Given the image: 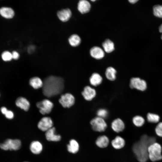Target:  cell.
<instances>
[{
  "label": "cell",
  "instance_id": "32",
  "mask_svg": "<svg viewBox=\"0 0 162 162\" xmlns=\"http://www.w3.org/2000/svg\"><path fill=\"white\" fill-rule=\"evenodd\" d=\"M155 132L158 136L162 137V122L157 124L155 128Z\"/></svg>",
  "mask_w": 162,
  "mask_h": 162
},
{
  "label": "cell",
  "instance_id": "17",
  "mask_svg": "<svg viewBox=\"0 0 162 162\" xmlns=\"http://www.w3.org/2000/svg\"><path fill=\"white\" fill-rule=\"evenodd\" d=\"M0 14L4 18L7 19L12 18L14 15V12L11 8L3 7L0 9Z\"/></svg>",
  "mask_w": 162,
  "mask_h": 162
},
{
  "label": "cell",
  "instance_id": "20",
  "mask_svg": "<svg viewBox=\"0 0 162 162\" xmlns=\"http://www.w3.org/2000/svg\"><path fill=\"white\" fill-rule=\"evenodd\" d=\"M111 144L114 148L120 149L124 147L125 144V142L122 137L117 136L112 141Z\"/></svg>",
  "mask_w": 162,
  "mask_h": 162
},
{
  "label": "cell",
  "instance_id": "34",
  "mask_svg": "<svg viewBox=\"0 0 162 162\" xmlns=\"http://www.w3.org/2000/svg\"><path fill=\"white\" fill-rule=\"evenodd\" d=\"M12 58L14 59L17 60L19 57V53L16 51H14L12 53Z\"/></svg>",
  "mask_w": 162,
  "mask_h": 162
},
{
  "label": "cell",
  "instance_id": "7",
  "mask_svg": "<svg viewBox=\"0 0 162 162\" xmlns=\"http://www.w3.org/2000/svg\"><path fill=\"white\" fill-rule=\"evenodd\" d=\"M130 86L131 88L144 91L147 88V83L145 81L139 77H133L130 80Z\"/></svg>",
  "mask_w": 162,
  "mask_h": 162
},
{
  "label": "cell",
  "instance_id": "2",
  "mask_svg": "<svg viewBox=\"0 0 162 162\" xmlns=\"http://www.w3.org/2000/svg\"><path fill=\"white\" fill-rule=\"evenodd\" d=\"M154 137L146 135L142 136L140 140L136 142L132 147L133 152L140 162H146L149 158L148 148L151 144L155 142Z\"/></svg>",
  "mask_w": 162,
  "mask_h": 162
},
{
  "label": "cell",
  "instance_id": "13",
  "mask_svg": "<svg viewBox=\"0 0 162 162\" xmlns=\"http://www.w3.org/2000/svg\"><path fill=\"white\" fill-rule=\"evenodd\" d=\"M111 127L114 131L119 133L123 130L125 125L122 120L119 118H117L114 120L112 122Z\"/></svg>",
  "mask_w": 162,
  "mask_h": 162
},
{
  "label": "cell",
  "instance_id": "35",
  "mask_svg": "<svg viewBox=\"0 0 162 162\" xmlns=\"http://www.w3.org/2000/svg\"><path fill=\"white\" fill-rule=\"evenodd\" d=\"M8 110L7 108L5 107H2L1 108V111L2 114L5 115L6 112L8 111Z\"/></svg>",
  "mask_w": 162,
  "mask_h": 162
},
{
  "label": "cell",
  "instance_id": "10",
  "mask_svg": "<svg viewBox=\"0 0 162 162\" xmlns=\"http://www.w3.org/2000/svg\"><path fill=\"white\" fill-rule=\"evenodd\" d=\"M95 90L89 86H85L82 92L84 98L87 101H91L96 96Z\"/></svg>",
  "mask_w": 162,
  "mask_h": 162
},
{
  "label": "cell",
  "instance_id": "22",
  "mask_svg": "<svg viewBox=\"0 0 162 162\" xmlns=\"http://www.w3.org/2000/svg\"><path fill=\"white\" fill-rule=\"evenodd\" d=\"M67 149L70 153L75 154L79 149V146L78 142L75 140L72 139L69 142V144L67 145Z\"/></svg>",
  "mask_w": 162,
  "mask_h": 162
},
{
  "label": "cell",
  "instance_id": "4",
  "mask_svg": "<svg viewBox=\"0 0 162 162\" xmlns=\"http://www.w3.org/2000/svg\"><path fill=\"white\" fill-rule=\"evenodd\" d=\"M21 142L18 139H8L0 144V148L4 150H16L21 147Z\"/></svg>",
  "mask_w": 162,
  "mask_h": 162
},
{
  "label": "cell",
  "instance_id": "30",
  "mask_svg": "<svg viewBox=\"0 0 162 162\" xmlns=\"http://www.w3.org/2000/svg\"><path fill=\"white\" fill-rule=\"evenodd\" d=\"M2 58L4 61H10L12 59V53L8 51H4L2 54Z\"/></svg>",
  "mask_w": 162,
  "mask_h": 162
},
{
  "label": "cell",
  "instance_id": "36",
  "mask_svg": "<svg viewBox=\"0 0 162 162\" xmlns=\"http://www.w3.org/2000/svg\"><path fill=\"white\" fill-rule=\"evenodd\" d=\"M159 30L160 32L162 33V24L160 26L159 28ZM161 38L162 40V34L161 35Z\"/></svg>",
  "mask_w": 162,
  "mask_h": 162
},
{
  "label": "cell",
  "instance_id": "11",
  "mask_svg": "<svg viewBox=\"0 0 162 162\" xmlns=\"http://www.w3.org/2000/svg\"><path fill=\"white\" fill-rule=\"evenodd\" d=\"M56 129L52 127L46 131L45 136L46 140L49 141H58L60 140L61 136L55 134Z\"/></svg>",
  "mask_w": 162,
  "mask_h": 162
},
{
  "label": "cell",
  "instance_id": "24",
  "mask_svg": "<svg viewBox=\"0 0 162 162\" xmlns=\"http://www.w3.org/2000/svg\"><path fill=\"white\" fill-rule=\"evenodd\" d=\"M116 71L113 68L110 67L106 70L105 74L106 78L110 81H114L116 78Z\"/></svg>",
  "mask_w": 162,
  "mask_h": 162
},
{
  "label": "cell",
  "instance_id": "1",
  "mask_svg": "<svg viewBox=\"0 0 162 162\" xmlns=\"http://www.w3.org/2000/svg\"><path fill=\"white\" fill-rule=\"evenodd\" d=\"M64 87V80L62 77L50 76L43 82V92L46 97H51L62 93Z\"/></svg>",
  "mask_w": 162,
  "mask_h": 162
},
{
  "label": "cell",
  "instance_id": "14",
  "mask_svg": "<svg viewBox=\"0 0 162 162\" xmlns=\"http://www.w3.org/2000/svg\"><path fill=\"white\" fill-rule=\"evenodd\" d=\"M71 12L69 8L62 9L58 11L57 14L58 18L63 22L68 20L71 16Z\"/></svg>",
  "mask_w": 162,
  "mask_h": 162
},
{
  "label": "cell",
  "instance_id": "25",
  "mask_svg": "<svg viewBox=\"0 0 162 162\" xmlns=\"http://www.w3.org/2000/svg\"><path fill=\"white\" fill-rule=\"evenodd\" d=\"M102 46L105 52L110 53L114 50L113 43L109 39H106L102 44Z\"/></svg>",
  "mask_w": 162,
  "mask_h": 162
},
{
  "label": "cell",
  "instance_id": "28",
  "mask_svg": "<svg viewBox=\"0 0 162 162\" xmlns=\"http://www.w3.org/2000/svg\"><path fill=\"white\" fill-rule=\"evenodd\" d=\"M147 118L148 122L152 123L158 122L160 119V117L158 115L151 113H148Z\"/></svg>",
  "mask_w": 162,
  "mask_h": 162
},
{
  "label": "cell",
  "instance_id": "9",
  "mask_svg": "<svg viewBox=\"0 0 162 162\" xmlns=\"http://www.w3.org/2000/svg\"><path fill=\"white\" fill-rule=\"evenodd\" d=\"M53 122L50 117H45L42 118L38 124V128L43 131H46L52 128L53 126Z\"/></svg>",
  "mask_w": 162,
  "mask_h": 162
},
{
  "label": "cell",
  "instance_id": "23",
  "mask_svg": "<svg viewBox=\"0 0 162 162\" xmlns=\"http://www.w3.org/2000/svg\"><path fill=\"white\" fill-rule=\"evenodd\" d=\"M29 83L30 85L35 89L42 87L43 85V82L38 77H34L31 78Z\"/></svg>",
  "mask_w": 162,
  "mask_h": 162
},
{
  "label": "cell",
  "instance_id": "38",
  "mask_svg": "<svg viewBox=\"0 0 162 162\" xmlns=\"http://www.w3.org/2000/svg\"></svg>",
  "mask_w": 162,
  "mask_h": 162
},
{
  "label": "cell",
  "instance_id": "12",
  "mask_svg": "<svg viewBox=\"0 0 162 162\" xmlns=\"http://www.w3.org/2000/svg\"><path fill=\"white\" fill-rule=\"evenodd\" d=\"M90 54L93 58L97 59H100L104 56V52L100 47L95 46L92 47L90 50Z\"/></svg>",
  "mask_w": 162,
  "mask_h": 162
},
{
  "label": "cell",
  "instance_id": "6",
  "mask_svg": "<svg viewBox=\"0 0 162 162\" xmlns=\"http://www.w3.org/2000/svg\"><path fill=\"white\" fill-rule=\"evenodd\" d=\"M37 107L39 109L40 112L43 115L50 113L53 106V103L48 99H45L38 102Z\"/></svg>",
  "mask_w": 162,
  "mask_h": 162
},
{
  "label": "cell",
  "instance_id": "21",
  "mask_svg": "<svg viewBox=\"0 0 162 162\" xmlns=\"http://www.w3.org/2000/svg\"><path fill=\"white\" fill-rule=\"evenodd\" d=\"M96 145L100 148H104L106 147L109 143L108 138L105 135L99 136L96 141Z\"/></svg>",
  "mask_w": 162,
  "mask_h": 162
},
{
  "label": "cell",
  "instance_id": "15",
  "mask_svg": "<svg viewBox=\"0 0 162 162\" xmlns=\"http://www.w3.org/2000/svg\"><path fill=\"white\" fill-rule=\"evenodd\" d=\"M91 7L90 4L87 0H80L78 4V9L82 14L88 12L90 9Z\"/></svg>",
  "mask_w": 162,
  "mask_h": 162
},
{
  "label": "cell",
  "instance_id": "8",
  "mask_svg": "<svg viewBox=\"0 0 162 162\" xmlns=\"http://www.w3.org/2000/svg\"><path fill=\"white\" fill-rule=\"evenodd\" d=\"M74 97L70 93H66L62 95L59 100V102L62 106L64 108H69L74 104Z\"/></svg>",
  "mask_w": 162,
  "mask_h": 162
},
{
  "label": "cell",
  "instance_id": "3",
  "mask_svg": "<svg viewBox=\"0 0 162 162\" xmlns=\"http://www.w3.org/2000/svg\"><path fill=\"white\" fill-rule=\"evenodd\" d=\"M162 147L158 143L155 142L150 145L148 148V158L155 162L162 159Z\"/></svg>",
  "mask_w": 162,
  "mask_h": 162
},
{
  "label": "cell",
  "instance_id": "29",
  "mask_svg": "<svg viewBox=\"0 0 162 162\" xmlns=\"http://www.w3.org/2000/svg\"><path fill=\"white\" fill-rule=\"evenodd\" d=\"M154 15L157 17L162 18V5H156L153 7Z\"/></svg>",
  "mask_w": 162,
  "mask_h": 162
},
{
  "label": "cell",
  "instance_id": "26",
  "mask_svg": "<svg viewBox=\"0 0 162 162\" xmlns=\"http://www.w3.org/2000/svg\"><path fill=\"white\" fill-rule=\"evenodd\" d=\"M69 42L72 46H78L81 42V39L77 35L74 34L71 35L69 38Z\"/></svg>",
  "mask_w": 162,
  "mask_h": 162
},
{
  "label": "cell",
  "instance_id": "18",
  "mask_svg": "<svg viewBox=\"0 0 162 162\" xmlns=\"http://www.w3.org/2000/svg\"><path fill=\"white\" fill-rule=\"evenodd\" d=\"M30 148L33 153L38 154L41 152L43 147L42 144L39 142L33 141L30 144Z\"/></svg>",
  "mask_w": 162,
  "mask_h": 162
},
{
  "label": "cell",
  "instance_id": "37",
  "mask_svg": "<svg viewBox=\"0 0 162 162\" xmlns=\"http://www.w3.org/2000/svg\"><path fill=\"white\" fill-rule=\"evenodd\" d=\"M138 1L137 0H129V2L132 3V4H134Z\"/></svg>",
  "mask_w": 162,
  "mask_h": 162
},
{
  "label": "cell",
  "instance_id": "5",
  "mask_svg": "<svg viewBox=\"0 0 162 162\" xmlns=\"http://www.w3.org/2000/svg\"><path fill=\"white\" fill-rule=\"evenodd\" d=\"M90 124L94 130L99 132L104 131L107 127L106 123L104 119L98 116L92 119Z\"/></svg>",
  "mask_w": 162,
  "mask_h": 162
},
{
  "label": "cell",
  "instance_id": "19",
  "mask_svg": "<svg viewBox=\"0 0 162 162\" xmlns=\"http://www.w3.org/2000/svg\"><path fill=\"white\" fill-rule=\"evenodd\" d=\"M102 76L98 73H93L89 78V82L91 85L96 86L100 85L102 82Z\"/></svg>",
  "mask_w": 162,
  "mask_h": 162
},
{
  "label": "cell",
  "instance_id": "31",
  "mask_svg": "<svg viewBox=\"0 0 162 162\" xmlns=\"http://www.w3.org/2000/svg\"><path fill=\"white\" fill-rule=\"evenodd\" d=\"M97 113L98 117L104 118L107 117L108 112L106 109H101L98 110Z\"/></svg>",
  "mask_w": 162,
  "mask_h": 162
},
{
  "label": "cell",
  "instance_id": "33",
  "mask_svg": "<svg viewBox=\"0 0 162 162\" xmlns=\"http://www.w3.org/2000/svg\"><path fill=\"white\" fill-rule=\"evenodd\" d=\"M5 117L8 119H12L14 117V114L12 111L8 110L4 115Z\"/></svg>",
  "mask_w": 162,
  "mask_h": 162
},
{
  "label": "cell",
  "instance_id": "16",
  "mask_svg": "<svg viewBox=\"0 0 162 162\" xmlns=\"http://www.w3.org/2000/svg\"><path fill=\"white\" fill-rule=\"evenodd\" d=\"M15 103L17 106L25 111H27L30 107L29 102L23 97L18 98L16 100Z\"/></svg>",
  "mask_w": 162,
  "mask_h": 162
},
{
  "label": "cell",
  "instance_id": "27",
  "mask_svg": "<svg viewBox=\"0 0 162 162\" xmlns=\"http://www.w3.org/2000/svg\"><path fill=\"white\" fill-rule=\"evenodd\" d=\"M132 121L134 124L137 127L142 126L145 122L143 118L140 116H136L134 117Z\"/></svg>",
  "mask_w": 162,
  "mask_h": 162
}]
</instances>
